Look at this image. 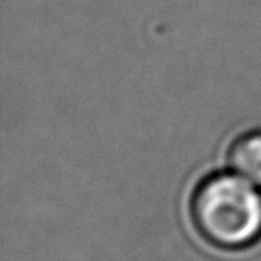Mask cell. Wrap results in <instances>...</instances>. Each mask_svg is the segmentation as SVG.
<instances>
[{
  "label": "cell",
  "instance_id": "6da1fadb",
  "mask_svg": "<svg viewBox=\"0 0 261 261\" xmlns=\"http://www.w3.org/2000/svg\"><path fill=\"white\" fill-rule=\"evenodd\" d=\"M190 218L214 246L245 248L261 237V194L235 172L207 175L192 194Z\"/></svg>",
  "mask_w": 261,
  "mask_h": 261
},
{
  "label": "cell",
  "instance_id": "7a4b0ae2",
  "mask_svg": "<svg viewBox=\"0 0 261 261\" xmlns=\"http://www.w3.org/2000/svg\"><path fill=\"white\" fill-rule=\"evenodd\" d=\"M226 161L231 172L261 189V130H248L235 137Z\"/></svg>",
  "mask_w": 261,
  "mask_h": 261
}]
</instances>
